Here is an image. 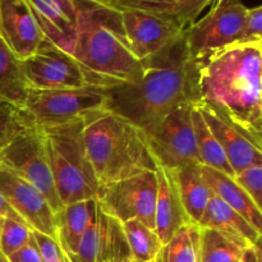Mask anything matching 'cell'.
<instances>
[{
	"mask_svg": "<svg viewBox=\"0 0 262 262\" xmlns=\"http://www.w3.org/2000/svg\"><path fill=\"white\" fill-rule=\"evenodd\" d=\"M102 90L106 96L102 110L142 130L152 128L181 105L196 101L194 59L187 45L186 31L142 60V73L135 82Z\"/></svg>",
	"mask_w": 262,
	"mask_h": 262,
	"instance_id": "cell-1",
	"label": "cell"
},
{
	"mask_svg": "<svg viewBox=\"0 0 262 262\" xmlns=\"http://www.w3.org/2000/svg\"><path fill=\"white\" fill-rule=\"evenodd\" d=\"M196 101L219 110L262 148V42L233 43L194 59Z\"/></svg>",
	"mask_w": 262,
	"mask_h": 262,
	"instance_id": "cell-2",
	"label": "cell"
},
{
	"mask_svg": "<svg viewBox=\"0 0 262 262\" xmlns=\"http://www.w3.org/2000/svg\"><path fill=\"white\" fill-rule=\"evenodd\" d=\"M76 4L71 55L81 66L87 86L110 89L135 82L142 73V61L130 53L119 10L94 0H76Z\"/></svg>",
	"mask_w": 262,
	"mask_h": 262,
	"instance_id": "cell-3",
	"label": "cell"
},
{
	"mask_svg": "<svg viewBox=\"0 0 262 262\" xmlns=\"http://www.w3.org/2000/svg\"><path fill=\"white\" fill-rule=\"evenodd\" d=\"M83 136L99 187L156 171L143 130L118 115L104 110L90 113Z\"/></svg>",
	"mask_w": 262,
	"mask_h": 262,
	"instance_id": "cell-4",
	"label": "cell"
},
{
	"mask_svg": "<svg viewBox=\"0 0 262 262\" xmlns=\"http://www.w3.org/2000/svg\"><path fill=\"white\" fill-rule=\"evenodd\" d=\"M84 127L86 115L61 124L38 127L55 189L63 206L97 199L99 193V182L84 145Z\"/></svg>",
	"mask_w": 262,
	"mask_h": 262,
	"instance_id": "cell-5",
	"label": "cell"
},
{
	"mask_svg": "<svg viewBox=\"0 0 262 262\" xmlns=\"http://www.w3.org/2000/svg\"><path fill=\"white\" fill-rule=\"evenodd\" d=\"M105 99L104 90L91 86L59 90L30 89L20 110L32 124L38 127L55 125L102 110Z\"/></svg>",
	"mask_w": 262,
	"mask_h": 262,
	"instance_id": "cell-6",
	"label": "cell"
},
{
	"mask_svg": "<svg viewBox=\"0 0 262 262\" xmlns=\"http://www.w3.org/2000/svg\"><path fill=\"white\" fill-rule=\"evenodd\" d=\"M192 107L193 102H186L152 128L143 130L156 165L170 170L201 165L192 124Z\"/></svg>",
	"mask_w": 262,
	"mask_h": 262,
	"instance_id": "cell-7",
	"label": "cell"
},
{
	"mask_svg": "<svg viewBox=\"0 0 262 262\" xmlns=\"http://www.w3.org/2000/svg\"><path fill=\"white\" fill-rule=\"evenodd\" d=\"M0 166L32 184L48 200L55 214L63 207L55 189L37 125H27L5 146L0 154Z\"/></svg>",
	"mask_w": 262,
	"mask_h": 262,
	"instance_id": "cell-8",
	"label": "cell"
},
{
	"mask_svg": "<svg viewBox=\"0 0 262 262\" xmlns=\"http://www.w3.org/2000/svg\"><path fill=\"white\" fill-rule=\"evenodd\" d=\"M156 171H146L99 187L97 202L104 214L123 223L138 219L155 230Z\"/></svg>",
	"mask_w": 262,
	"mask_h": 262,
	"instance_id": "cell-9",
	"label": "cell"
},
{
	"mask_svg": "<svg viewBox=\"0 0 262 262\" xmlns=\"http://www.w3.org/2000/svg\"><path fill=\"white\" fill-rule=\"evenodd\" d=\"M247 7L242 0H214L186 30V40L193 59L237 43Z\"/></svg>",
	"mask_w": 262,
	"mask_h": 262,
	"instance_id": "cell-10",
	"label": "cell"
},
{
	"mask_svg": "<svg viewBox=\"0 0 262 262\" xmlns=\"http://www.w3.org/2000/svg\"><path fill=\"white\" fill-rule=\"evenodd\" d=\"M19 64L26 82L32 90L87 86L83 71L76 59L48 38L40 43L35 53L19 60Z\"/></svg>",
	"mask_w": 262,
	"mask_h": 262,
	"instance_id": "cell-11",
	"label": "cell"
},
{
	"mask_svg": "<svg viewBox=\"0 0 262 262\" xmlns=\"http://www.w3.org/2000/svg\"><path fill=\"white\" fill-rule=\"evenodd\" d=\"M0 193L31 229L56 239L55 212L32 184L0 166Z\"/></svg>",
	"mask_w": 262,
	"mask_h": 262,
	"instance_id": "cell-12",
	"label": "cell"
},
{
	"mask_svg": "<svg viewBox=\"0 0 262 262\" xmlns=\"http://www.w3.org/2000/svg\"><path fill=\"white\" fill-rule=\"evenodd\" d=\"M130 53L142 61L182 36L178 23L138 10H119Z\"/></svg>",
	"mask_w": 262,
	"mask_h": 262,
	"instance_id": "cell-13",
	"label": "cell"
},
{
	"mask_svg": "<svg viewBox=\"0 0 262 262\" xmlns=\"http://www.w3.org/2000/svg\"><path fill=\"white\" fill-rule=\"evenodd\" d=\"M207 127L216 138L235 174L262 163V148L256 146L242 130L228 120L219 110L201 101H194Z\"/></svg>",
	"mask_w": 262,
	"mask_h": 262,
	"instance_id": "cell-14",
	"label": "cell"
},
{
	"mask_svg": "<svg viewBox=\"0 0 262 262\" xmlns=\"http://www.w3.org/2000/svg\"><path fill=\"white\" fill-rule=\"evenodd\" d=\"M0 37L19 60L35 53L45 40L26 0H0Z\"/></svg>",
	"mask_w": 262,
	"mask_h": 262,
	"instance_id": "cell-15",
	"label": "cell"
},
{
	"mask_svg": "<svg viewBox=\"0 0 262 262\" xmlns=\"http://www.w3.org/2000/svg\"><path fill=\"white\" fill-rule=\"evenodd\" d=\"M45 38L71 54L76 38V0H26Z\"/></svg>",
	"mask_w": 262,
	"mask_h": 262,
	"instance_id": "cell-16",
	"label": "cell"
},
{
	"mask_svg": "<svg viewBox=\"0 0 262 262\" xmlns=\"http://www.w3.org/2000/svg\"><path fill=\"white\" fill-rule=\"evenodd\" d=\"M156 178L155 232L160 242L165 245L179 228L193 222L188 217L182 204L173 170L156 165Z\"/></svg>",
	"mask_w": 262,
	"mask_h": 262,
	"instance_id": "cell-17",
	"label": "cell"
},
{
	"mask_svg": "<svg viewBox=\"0 0 262 262\" xmlns=\"http://www.w3.org/2000/svg\"><path fill=\"white\" fill-rule=\"evenodd\" d=\"M199 225L200 228L217 230L243 248L261 242L262 232L252 227L245 217L214 193L200 219Z\"/></svg>",
	"mask_w": 262,
	"mask_h": 262,
	"instance_id": "cell-18",
	"label": "cell"
},
{
	"mask_svg": "<svg viewBox=\"0 0 262 262\" xmlns=\"http://www.w3.org/2000/svg\"><path fill=\"white\" fill-rule=\"evenodd\" d=\"M96 212L97 200L90 199L66 205L55 214L56 241L71 262L76 257L79 242Z\"/></svg>",
	"mask_w": 262,
	"mask_h": 262,
	"instance_id": "cell-19",
	"label": "cell"
},
{
	"mask_svg": "<svg viewBox=\"0 0 262 262\" xmlns=\"http://www.w3.org/2000/svg\"><path fill=\"white\" fill-rule=\"evenodd\" d=\"M200 173L210 187L212 193L232 207L242 217H245L252 227L262 232V210L252 199L238 186L233 177L200 165Z\"/></svg>",
	"mask_w": 262,
	"mask_h": 262,
	"instance_id": "cell-20",
	"label": "cell"
},
{
	"mask_svg": "<svg viewBox=\"0 0 262 262\" xmlns=\"http://www.w3.org/2000/svg\"><path fill=\"white\" fill-rule=\"evenodd\" d=\"M173 174L187 215L199 224L212 196L211 189L200 173V165L183 166L173 170Z\"/></svg>",
	"mask_w": 262,
	"mask_h": 262,
	"instance_id": "cell-21",
	"label": "cell"
},
{
	"mask_svg": "<svg viewBox=\"0 0 262 262\" xmlns=\"http://www.w3.org/2000/svg\"><path fill=\"white\" fill-rule=\"evenodd\" d=\"M30 87L20 69L19 59L0 37V101L23 106Z\"/></svg>",
	"mask_w": 262,
	"mask_h": 262,
	"instance_id": "cell-22",
	"label": "cell"
},
{
	"mask_svg": "<svg viewBox=\"0 0 262 262\" xmlns=\"http://www.w3.org/2000/svg\"><path fill=\"white\" fill-rule=\"evenodd\" d=\"M192 124H193L197 152H199L201 165L209 166L229 177H234V171L228 163L227 156L224 155L216 138L207 127L201 112L197 109L194 102L192 107Z\"/></svg>",
	"mask_w": 262,
	"mask_h": 262,
	"instance_id": "cell-23",
	"label": "cell"
},
{
	"mask_svg": "<svg viewBox=\"0 0 262 262\" xmlns=\"http://www.w3.org/2000/svg\"><path fill=\"white\" fill-rule=\"evenodd\" d=\"M101 3L117 10H138L165 18L188 28L200 15L171 0H102Z\"/></svg>",
	"mask_w": 262,
	"mask_h": 262,
	"instance_id": "cell-24",
	"label": "cell"
},
{
	"mask_svg": "<svg viewBox=\"0 0 262 262\" xmlns=\"http://www.w3.org/2000/svg\"><path fill=\"white\" fill-rule=\"evenodd\" d=\"M200 225L188 223L161 246L154 262H199Z\"/></svg>",
	"mask_w": 262,
	"mask_h": 262,
	"instance_id": "cell-25",
	"label": "cell"
},
{
	"mask_svg": "<svg viewBox=\"0 0 262 262\" xmlns=\"http://www.w3.org/2000/svg\"><path fill=\"white\" fill-rule=\"evenodd\" d=\"M122 229L129 247L130 256L137 262H154L163 243L154 229L138 219L122 223Z\"/></svg>",
	"mask_w": 262,
	"mask_h": 262,
	"instance_id": "cell-26",
	"label": "cell"
},
{
	"mask_svg": "<svg viewBox=\"0 0 262 262\" xmlns=\"http://www.w3.org/2000/svg\"><path fill=\"white\" fill-rule=\"evenodd\" d=\"M242 251V246L217 230L200 228L199 262H238Z\"/></svg>",
	"mask_w": 262,
	"mask_h": 262,
	"instance_id": "cell-27",
	"label": "cell"
},
{
	"mask_svg": "<svg viewBox=\"0 0 262 262\" xmlns=\"http://www.w3.org/2000/svg\"><path fill=\"white\" fill-rule=\"evenodd\" d=\"M30 124L32 123L26 118L22 110L4 102L0 106V154L20 130Z\"/></svg>",
	"mask_w": 262,
	"mask_h": 262,
	"instance_id": "cell-28",
	"label": "cell"
},
{
	"mask_svg": "<svg viewBox=\"0 0 262 262\" xmlns=\"http://www.w3.org/2000/svg\"><path fill=\"white\" fill-rule=\"evenodd\" d=\"M31 235L32 229L28 225L22 224L17 220L4 219L0 232V252L8 257L25 246Z\"/></svg>",
	"mask_w": 262,
	"mask_h": 262,
	"instance_id": "cell-29",
	"label": "cell"
},
{
	"mask_svg": "<svg viewBox=\"0 0 262 262\" xmlns=\"http://www.w3.org/2000/svg\"><path fill=\"white\" fill-rule=\"evenodd\" d=\"M100 234H101V212H100L99 204H97L96 216L84 232L83 237L78 245L76 257L72 262H96L100 245Z\"/></svg>",
	"mask_w": 262,
	"mask_h": 262,
	"instance_id": "cell-30",
	"label": "cell"
},
{
	"mask_svg": "<svg viewBox=\"0 0 262 262\" xmlns=\"http://www.w3.org/2000/svg\"><path fill=\"white\" fill-rule=\"evenodd\" d=\"M234 181L238 186L255 201L258 207L262 204V163L255 164L245 169L241 173L235 174Z\"/></svg>",
	"mask_w": 262,
	"mask_h": 262,
	"instance_id": "cell-31",
	"label": "cell"
},
{
	"mask_svg": "<svg viewBox=\"0 0 262 262\" xmlns=\"http://www.w3.org/2000/svg\"><path fill=\"white\" fill-rule=\"evenodd\" d=\"M262 42V7L247 8L245 22L237 43Z\"/></svg>",
	"mask_w": 262,
	"mask_h": 262,
	"instance_id": "cell-32",
	"label": "cell"
},
{
	"mask_svg": "<svg viewBox=\"0 0 262 262\" xmlns=\"http://www.w3.org/2000/svg\"><path fill=\"white\" fill-rule=\"evenodd\" d=\"M32 233L36 242H37L38 248H40L42 262H71L61 250L58 241L48 237V235L42 234L37 230H32Z\"/></svg>",
	"mask_w": 262,
	"mask_h": 262,
	"instance_id": "cell-33",
	"label": "cell"
},
{
	"mask_svg": "<svg viewBox=\"0 0 262 262\" xmlns=\"http://www.w3.org/2000/svg\"><path fill=\"white\" fill-rule=\"evenodd\" d=\"M10 262H42V257H41L40 248H38L37 242H36L33 233L31 235L30 239L27 241L25 246L8 256Z\"/></svg>",
	"mask_w": 262,
	"mask_h": 262,
	"instance_id": "cell-34",
	"label": "cell"
},
{
	"mask_svg": "<svg viewBox=\"0 0 262 262\" xmlns=\"http://www.w3.org/2000/svg\"><path fill=\"white\" fill-rule=\"evenodd\" d=\"M171 2L177 3V4L192 10V12L196 13L197 15H201L202 13L210 7V4H211L214 0H171Z\"/></svg>",
	"mask_w": 262,
	"mask_h": 262,
	"instance_id": "cell-35",
	"label": "cell"
},
{
	"mask_svg": "<svg viewBox=\"0 0 262 262\" xmlns=\"http://www.w3.org/2000/svg\"><path fill=\"white\" fill-rule=\"evenodd\" d=\"M0 217H3V219L17 220V222L22 223V224L28 225L27 223H26L25 220H23L22 217H20L19 215L14 211V209L10 206L9 202L4 199V196H3L2 193H0Z\"/></svg>",
	"mask_w": 262,
	"mask_h": 262,
	"instance_id": "cell-36",
	"label": "cell"
},
{
	"mask_svg": "<svg viewBox=\"0 0 262 262\" xmlns=\"http://www.w3.org/2000/svg\"><path fill=\"white\" fill-rule=\"evenodd\" d=\"M238 262H261L260 243L255 246H248L243 248Z\"/></svg>",
	"mask_w": 262,
	"mask_h": 262,
	"instance_id": "cell-37",
	"label": "cell"
},
{
	"mask_svg": "<svg viewBox=\"0 0 262 262\" xmlns=\"http://www.w3.org/2000/svg\"><path fill=\"white\" fill-rule=\"evenodd\" d=\"M0 262H10V261H9V258L4 255V253L0 252Z\"/></svg>",
	"mask_w": 262,
	"mask_h": 262,
	"instance_id": "cell-38",
	"label": "cell"
},
{
	"mask_svg": "<svg viewBox=\"0 0 262 262\" xmlns=\"http://www.w3.org/2000/svg\"><path fill=\"white\" fill-rule=\"evenodd\" d=\"M3 222H4V219H3V217H0V232H2V225H3Z\"/></svg>",
	"mask_w": 262,
	"mask_h": 262,
	"instance_id": "cell-39",
	"label": "cell"
},
{
	"mask_svg": "<svg viewBox=\"0 0 262 262\" xmlns=\"http://www.w3.org/2000/svg\"><path fill=\"white\" fill-rule=\"evenodd\" d=\"M127 262H137V261H135V260H133V258H130V260H128Z\"/></svg>",
	"mask_w": 262,
	"mask_h": 262,
	"instance_id": "cell-40",
	"label": "cell"
},
{
	"mask_svg": "<svg viewBox=\"0 0 262 262\" xmlns=\"http://www.w3.org/2000/svg\"><path fill=\"white\" fill-rule=\"evenodd\" d=\"M3 104H4V102H3V101H0V106H2V105H3Z\"/></svg>",
	"mask_w": 262,
	"mask_h": 262,
	"instance_id": "cell-41",
	"label": "cell"
},
{
	"mask_svg": "<svg viewBox=\"0 0 262 262\" xmlns=\"http://www.w3.org/2000/svg\"><path fill=\"white\" fill-rule=\"evenodd\" d=\"M94 2H102V0H94Z\"/></svg>",
	"mask_w": 262,
	"mask_h": 262,
	"instance_id": "cell-42",
	"label": "cell"
}]
</instances>
